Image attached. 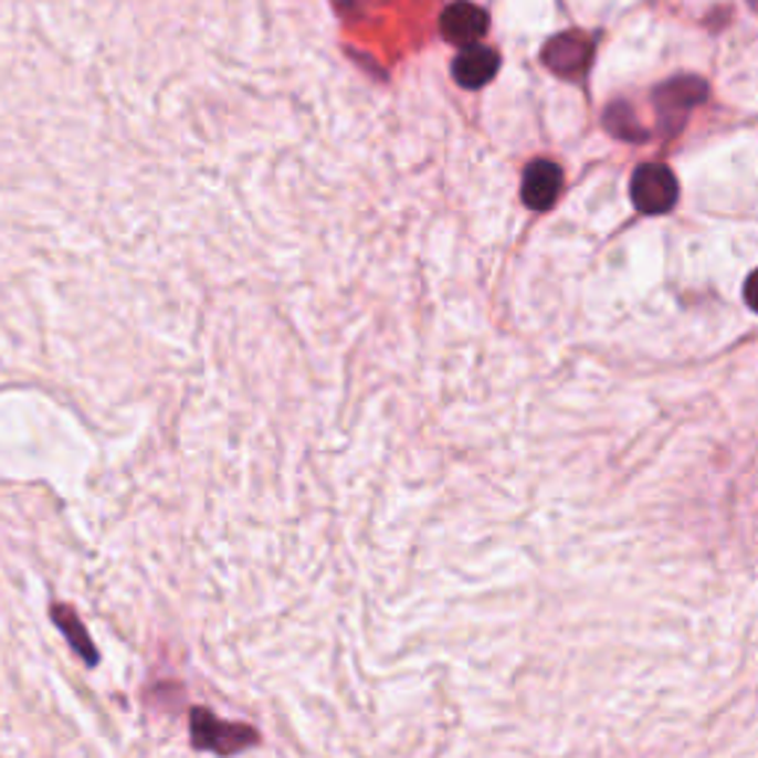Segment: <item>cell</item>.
Instances as JSON below:
<instances>
[{
	"instance_id": "1",
	"label": "cell",
	"mask_w": 758,
	"mask_h": 758,
	"mask_svg": "<svg viewBox=\"0 0 758 758\" xmlns=\"http://www.w3.org/2000/svg\"><path fill=\"white\" fill-rule=\"evenodd\" d=\"M631 202L640 213H649V217L673 211V204L678 202V181L661 164H646L631 178Z\"/></svg>"
},
{
	"instance_id": "2",
	"label": "cell",
	"mask_w": 758,
	"mask_h": 758,
	"mask_svg": "<svg viewBox=\"0 0 758 758\" xmlns=\"http://www.w3.org/2000/svg\"><path fill=\"white\" fill-rule=\"evenodd\" d=\"M592 60V39L583 33H560L543 48V63L560 77H581Z\"/></svg>"
},
{
	"instance_id": "3",
	"label": "cell",
	"mask_w": 758,
	"mask_h": 758,
	"mask_svg": "<svg viewBox=\"0 0 758 758\" xmlns=\"http://www.w3.org/2000/svg\"><path fill=\"white\" fill-rule=\"evenodd\" d=\"M439 28H442V36L448 39V42L465 48L474 45V42H481V39L486 36V30H489V15H486L481 7L469 3V0H456V3H451V7L442 12Z\"/></svg>"
},
{
	"instance_id": "4",
	"label": "cell",
	"mask_w": 758,
	"mask_h": 758,
	"mask_svg": "<svg viewBox=\"0 0 758 758\" xmlns=\"http://www.w3.org/2000/svg\"><path fill=\"white\" fill-rule=\"evenodd\" d=\"M564 190V172L551 160H534L522 181V199L530 211H548Z\"/></svg>"
},
{
	"instance_id": "5",
	"label": "cell",
	"mask_w": 758,
	"mask_h": 758,
	"mask_svg": "<svg viewBox=\"0 0 758 758\" xmlns=\"http://www.w3.org/2000/svg\"><path fill=\"white\" fill-rule=\"evenodd\" d=\"M498 65L501 60L492 48L474 42V45H465L460 56L453 60V77L463 90H481L498 74Z\"/></svg>"
},
{
	"instance_id": "6",
	"label": "cell",
	"mask_w": 758,
	"mask_h": 758,
	"mask_svg": "<svg viewBox=\"0 0 758 758\" xmlns=\"http://www.w3.org/2000/svg\"><path fill=\"white\" fill-rule=\"evenodd\" d=\"M705 98V84L696 81V77H678L673 84L661 86L655 93L657 110L664 119H675V125H682L687 116V110L699 104Z\"/></svg>"
},
{
	"instance_id": "7",
	"label": "cell",
	"mask_w": 758,
	"mask_h": 758,
	"mask_svg": "<svg viewBox=\"0 0 758 758\" xmlns=\"http://www.w3.org/2000/svg\"><path fill=\"white\" fill-rule=\"evenodd\" d=\"M193 729H196V744L199 747H208V749H217V752H229L225 749V740L229 738L238 749L250 747L252 740V731H238V726H222L220 720H211V717H204V714H196L193 717Z\"/></svg>"
},
{
	"instance_id": "8",
	"label": "cell",
	"mask_w": 758,
	"mask_h": 758,
	"mask_svg": "<svg viewBox=\"0 0 758 758\" xmlns=\"http://www.w3.org/2000/svg\"><path fill=\"white\" fill-rule=\"evenodd\" d=\"M604 122H608L611 134H617V137H622V139H643L646 137V134H643V128H638V125H634V116H631V110L625 107V104H613L611 110H608V116H604Z\"/></svg>"
},
{
	"instance_id": "9",
	"label": "cell",
	"mask_w": 758,
	"mask_h": 758,
	"mask_svg": "<svg viewBox=\"0 0 758 758\" xmlns=\"http://www.w3.org/2000/svg\"><path fill=\"white\" fill-rule=\"evenodd\" d=\"M56 625H63L65 634L72 638L74 649H77L81 655H86V661H95V657H98V655H95V649L90 646V638H86V631L72 620V613L60 611V608H56Z\"/></svg>"
}]
</instances>
